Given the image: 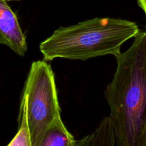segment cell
Masks as SVG:
<instances>
[{
    "label": "cell",
    "instance_id": "7",
    "mask_svg": "<svg viewBox=\"0 0 146 146\" xmlns=\"http://www.w3.org/2000/svg\"><path fill=\"white\" fill-rule=\"evenodd\" d=\"M19 130L8 146H31V135L27 111V99L22 95L19 115Z\"/></svg>",
    "mask_w": 146,
    "mask_h": 146
},
{
    "label": "cell",
    "instance_id": "2",
    "mask_svg": "<svg viewBox=\"0 0 146 146\" xmlns=\"http://www.w3.org/2000/svg\"><path fill=\"white\" fill-rule=\"evenodd\" d=\"M135 22L122 19L94 18L61 27L40 44L46 61L55 58L86 61L105 55L118 56L123 44L139 32Z\"/></svg>",
    "mask_w": 146,
    "mask_h": 146
},
{
    "label": "cell",
    "instance_id": "8",
    "mask_svg": "<svg viewBox=\"0 0 146 146\" xmlns=\"http://www.w3.org/2000/svg\"><path fill=\"white\" fill-rule=\"evenodd\" d=\"M136 146H146V121L141 131Z\"/></svg>",
    "mask_w": 146,
    "mask_h": 146
},
{
    "label": "cell",
    "instance_id": "4",
    "mask_svg": "<svg viewBox=\"0 0 146 146\" xmlns=\"http://www.w3.org/2000/svg\"><path fill=\"white\" fill-rule=\"evenodd\" d=\"M0 44L7 46L20 56H24L28 48L17 14L5 0H0Z\"/></svg>",
    "mask_w": 146,
    "mask_h": 146
},
{
    "label": "cell",
    "instance_id": "1",
    "mask_svg": "<svg viewBox=\"0 0 146 146\" xmlns=\"http://www.w3.org/2000/svg\"><path fill=\"white\" fill-rule=\"evenodd\" d=\"M115 58L116 70L105 91L115 145L136 146L146 121V31L140 30Z\"/></svg>",
    "mask_w": 146,
    "mask_h": 146
},
{
    "label": "cell",
    "instance_id": "3",
    "mask_svg": "<svg viewBox=\"0 0 146 146\" xmlns=\"http://www.w3.org/2000/svg\"><path fill=\"white\" fill-rule=\"evenodd\" d=\"M22 95L27 99L31 146H39L47 128L61 112L55 76L47 61L32 62Z\"/></svg>",
    "mask_w": 146,
    "mask_h": 146
},
{
    "label": "cell",
    "instance_id": "10",
    "mask_svg": "<svg viewBox=\"0 0 146 146\" xmlns=\"http://www.w3.org/2000/svg\"><path fill=\"white\" fill-rule=\"evenodd\" d=\"M5 1H20V0H5Z\"/></svg>",
    "mask_w": 146,
    "mask_h": 146
},
{
    "label": "cell",
    "instance_id": "5",
    "mask_svg": "<svg viewBox=\"0 0 146 146\" xmlns=\"http://www.w3.org/2000/svg\"><path fill=\"white\" fill-rule=\"evenodd\" d=\"M76 142L58 113L46 131L39 146H76Z\"/></svg>",
    "mask_w": 146,
    "mask_h": 146
},
{
    "label": "cell",
    "instance_id": "9",
    "mask_svg": "<svg viewBox=\"0 0 146 146\" xmlns=\"http://www.w3.org/2000/svg\"><path fill=\"white\" fill-rule=\"evenodd\" d=\"M137 1H138V6L143 10L146 17V0H137Z\"/></svg>",
    "mask_w": 146,
    "mask_h": 146
},
{
    "label": "cell",
    "instance_id": "6",
    "mask_svg": "<svg viewBox=\"0 0 146 146\" xmlns=\"http://www.w3.org/2000/svg\"><path fill=\"white\" fill-rule=\"evenodd\" d=\"M87 145H115V131L110 116L104 118L92 134L76 142V146Z\"/></svg>",
    "mask_w": 146,
    "mask_h": 146
}]
</instances>
